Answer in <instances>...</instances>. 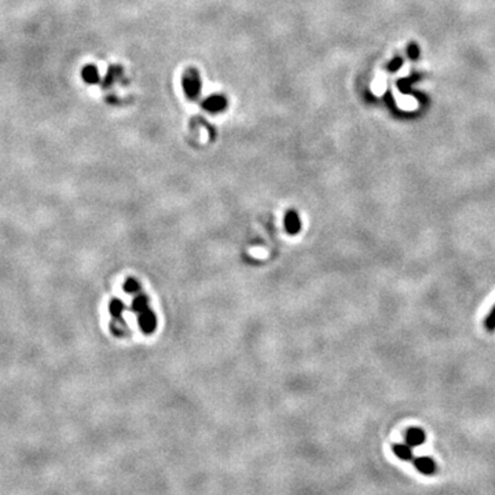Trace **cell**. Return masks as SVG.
Instances as JSON below:
<instances>
[{
	"instance_id": "6da1fadb",
	"label": "cell",
	"mask_w": 495,
	"mask_h": 495,
	"mask_svg": "<svg viewBox=\"0 0 495 495\" xmlns=\"http://www.w3.org/2000/svg\"><path fill=\"white\" fill-rule=\"evenodd\" d=\"M183 88L184 92L190 99H196L201 92V80H200V74L196 69H187L184 72L183 76Z\"/></svg>"
},
{
	"instance_id": "7a4b0ae2",
	"label": "cell",
	"mask_w": 495,
	"mask_h": 495,
	"mask_svg": "<svg viewBox=\"0 0 495 495\" xmlns=\"http://www.w3.org/2000/svg\"><path fill=\"white\" fill-rule=\"evenodd\" d=\"M204 109L209 112V113H219V112H223L227 106V100L223 95H214V96H209L208 99L204 100Z\"/></svg>"
},
{
	"instance_id": "3957f363",
	"label": "cell",
	"mask_w": 495,
	"mask_h": 495,
	"mask_svg": "<svg viewBox=\"0 0 495 495\" xmlns=\"http://www.w3.org/2000/svg\"><path fill=\"white\" fill-rule=\"evenodd\" d=\"M302 223H300V218L294 210H289L285 216V228L288 230L289 234H297L300 231Z\"/></svg>"
},
{
	"instance_id": "277c9868",
	"label": "cell",
	"mask_w": 495,
	"mask_h": 495,
	"mask_svg": "<svg viewBox=\"0 0 495 495\" xmlns=\"http://www.w3.org/2000/svg\"><path fill=\"white\" fill-rule=\"evenodd\" d=\"M406 442L408 446H420L425 442V434L422 429L410 428L406 432Z\"/></svg>"
},
{
	"instance_id": "5b68a950",
	"label": "cell",
	"mask_w": 495,
	"mask_h": 495,
	"mask_svg": "<svg viewBox=\"0 0 495 495\" xmlns=\"http://www.w3.org/2000/svg\"><path fill=\"white\" fill-rule=\"evenodd\" d=\"M416 466L420 472L425 473V474H430V473L434 472V462L428 458V456H422V458H418L416 461Z\"/></svg>"
},
{
	"instance_id": "8992f818",
	"label": "cell",
	"mask_w": 495,
	"mask_h": 495,
	"mask_svg": "<svg viewBox=\"0 0 495 495\" xmlns=\"http://www.w3.org/2000/svg\"><path fill=\"white\" fill-rule=\"evenodd\" d=\"M82 77H84V80H86L87 82H90V84L98 82L99 76H98V70H96V68H95L94 65L86 66V68H84V70H82Z\"/></svg>"
},
{
	"instance_id": "52a82bcc",
	"label": "cell",
	"mask_w": 495,
	"mask_h": 495,
	"mask_svg": "<svg viewBox=\"0 0 495 495\" xmlns=\"http://www.w3.org/2000/svg\"><path fill=\"white\" fill-rule=\"evenodd\" d=\"M394 452H395L399 458H402V460H410V458H412V450H410L408 446H404V444L394 446Z\"/></svg>"
},
{
	"instance_id": "ba28073f",
	"label": "cell",
	"mask_w": 495,
	"mask_h": 495,
	"mask_svg": "<svg viewBox=\"0 0 495 495\" xmlns=\"http://www.w3.org/2000/svg\"><path fill=\"white\" fill-rule=\"evenodd\" d=\"M109 310H110V312H112V315L114 316V318H118V316H121V314H122V311H124V304L120 302V300H117V298H114L113 302H110V306H109Z\"/></svg>"
},
{
	"instance_id": "9c48e42d",
	"label": "cell",
	"mask_w": 495,
	"mask_h": 495,
	"mask_svg": "<svg viewBox=\"0 0 495 495\" xmlns=\"http://www.w3.org/2000/svg\"><path fill=\"white\" fill-rule=\"evenodd\" d=\"M484 328L488 330V332H494L495 330V306L490 311L488 315L486 316V319H484Z\"/></svg>"
},
{
	"instance_id": "30bf717a",
	"label": "cell",
	"mask_w": 495,
	"mask_h": 495,
	"mask_svg": "<svg viewBox=\"0 0 495 495\" xmlns=\"http://www.w3.org/2000/svg\"><path fill=\"white\" fill-rule=\"evenodd\" d=\"M124 290H126V293H136V292L139 290V284H138V280H134V278H128V280H126V284H124Z\"/></svg>"
},
{
	"instance_id": "8fae6325",
	"label": "cell",
	"mask_w": 495,
	"mask_h": 495,
	"mask_svg": "<svg viewBox=\"0 0 495 495\" xmlns=\"http://www.w3.org/2000/svg\"><path fill=\"white\" fill-rule=\"evenodd\" d=\"M400 66H402V58H396V60H392L390 65H388V70L395 72V70H398Z\"/></svg>"
},
{
	"instance_id": "7c38bea8",
	"label": "cell",
	"mask_w": 495,
	"mask_h": 495,
	"mask_svg": "<svg viewBox=\"0 0 495 495\" xmlns=\"http://www.w3.org/2000/svg\"><path fill=\"white\" fill-rule=\"evenodd\" d=\"M408 52H410V56H412V60H416V58L418 56L420 50H418V47L416 46V44H410V46H408Z\"/></svg>"
}]
</instances>
